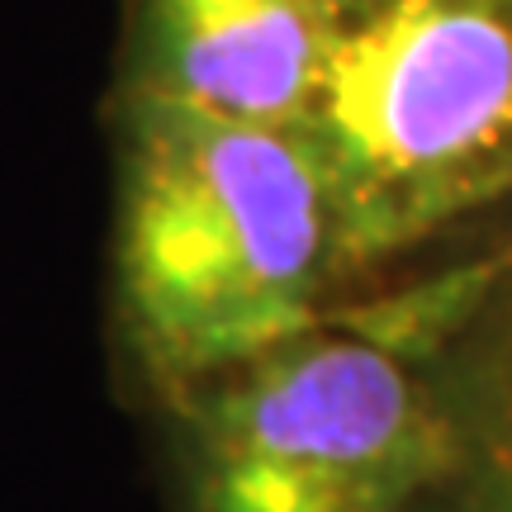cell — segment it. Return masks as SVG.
Here are the masks:
<instances>
[{"label": "cell", "mask_w": 512, "mask_h": 512, "mask_svg": "<svg viewBox=\"0 0 512 512\" xmlns=\"http://www.w3.org/2000/svg\"><path fill=\"white\" fill-rule=\"evenodd\" d=\"M347 271L309 128L128 95L114 275L124 328L166 394L185 399L313 328Z\"/></svg>", "instance_id": "obj_1"}, {"label": "cell", "mask_w": 512, "mask_h": 512, "mask_svg": "<svg viewBox=\"0 0 512 512\" xmlns=\"http://www.w3.org/2000/svg\"><path fill=\"white\" fill-rule=\"evenodd\" d=\"M479 285L318 318L185 394L195 512H408L460 451L432 342Z\"/></svg>", "instance_id": "obj_2"}, {"label": "cell", "mask_w": 512, "mask_h": 512, "mask_svg": "<svg viewBox=\"0 0 512 512\" xmlns=\"http://www.w3.org/2000/svg\"><path fill=\"white\" fill-rule=\"evenodd\" d=\"M351 266L512 190V0H347L304 119Z\"/></svg>", "instance_id": "obj_3"}, {"label": "cell", "mask_w": 512, "mask_h": 512, "mask_svg": "<svg viewBox=\"0 0 512 512\" xmlns=\"http://www.w3.org/2000/svg\"><path fill=\"white\" fill-rule=\"evenodd\" d=\"M342 15L347 0H143L128 95L247 124H304Z\"/></svg>", "instance_id": "obj_4"}, {"label": "cell", "mask_w": 512, "mask_h": 512, "mask_svg": "<svg viewBox=\"0 0 512 512\" xmlns=\"http://www.w3.org/2000/svg\"><path fill=\"white\" fill-rule=\"evenodd\" d=\"M475 512H512V332L498 356L489 418L479 432V503Z\"/></svg>", "instance_id": "obj_5"}]
</instances>
